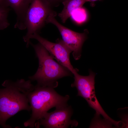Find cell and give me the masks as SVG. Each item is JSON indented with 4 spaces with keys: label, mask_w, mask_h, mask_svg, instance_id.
I'll use <instances>...</instances> for the list:
<instances>
[{
    "label": "cell",
    "mask_w": 128,
    "mask_h": 128,
    "mask_svg": "<svg viewBox=\"0 0 128 128\" xmlns=\"http://www.w3.org/2000/svg\"><path fill=\"white\" fill-rule=\"evenodd\" d=\"M2 85L5 87L0 89V125L4 128H11L6 124L9 119L21 110H31L28 95L35 86L30 80L23 79L15 82L6 80Z\"/></svg>",
    "instance_id": "cell-1"
},
{
    "label": "cell",
    "mask_w": 128,
    "mask_h": 128,
    "mask_svg": "<svg viewBox=\"0 0 128 128\" xmlns=\"http://www.w3.org/2000/svg\"><path fill=\"white\" fill-rule=\"evenodd\" d=\"M54 88L51 86L37 84L34 89L29 93L28 98L32 112L30 119L24 123L25 127H34L35 123L50 109L68 105L69 96L60 95Z\"/></svg>",
    "instance_id": "cell-2"
},
{
    "label": "cell",
    "mask_w": 128,
    "mask_h": 128,
    "mask_svg": "<svg viewBox=\"0 0 128 128\" xmlns=\"http://www.w3.org/2000/svg\"><path fill=\"white\" fill-rule=\"evenodd\" d=\"M29 44L34 48L39 61V67L35 74L29 78L36 81L37 85L51 86L56 87L57 80L63 77L72 76V73L67 68L54 59L46 48L40 43L34 44L30 41Z\"/></svg>",
    "instance_id": "cell-3"
},
{
    "label": "cell",
    "mask_w": 128,
    "mask_h": 128,
    "mask_svg": "<svg viewBox=\"0 0 128 128\" xmlns=\"http://www.w3.org/2000/svg\"><path fill=\"white\" fill-rule=\"evenodd\" d=\"M78 71L73 73L74 81L72 84V87H75L78 91L77 96L82 97L87 101L89 106L96 111V117L102 116L105 120L114 125L116 123L106 113L100 104L96 95L95 90V77L96 73L91 69L89 70V75H81Z\"/></svg>",
    "instance_id": "cell-4"
},
{
    "label": "cell",
    "mask_w": 128,
    "mask_h": 128,
    "mask_svg": "<svg viewBox=\"0 0 128 128\" xmlns=\"http://www.w3.org/2000/svg\"><path fill=\"white\" fill-rule=\"evenodd\" d=\"M52 7L45 0H32L26 14L25 25L27 32L23 39L28 47L30 37L35 33L39 34L45 23L48 16L57 14Z\"/></svg>",
    "instance_id": "cell-5"
},
{
    "label": "cell",
    "mask_w": 128,
    "mask_h": 128,
    "mask_svg": "<svg viewBox=\"0 0 128 128\" xmlns=\"http://www.w3.org/2000/svg\"><path fill=\"white\" fill-rule=\"evenodd\" d=\"M55 108L52 112L46 113L35 123L34 126L36 128L42 126L46 128H66L78 125L77 121L71 119L73 113L71 106L67 105Z\"/></svg>",
    "instance_id": "cell-6"
},
{
    "label": "cell",
    "mask_w": 128,
    "mask_h": 128,
    "mask_svg": "<svg viewBox=\"0 0 128 128\" xmlns=\"http://www.w3.org/2000/svg\"><path fill=\"white\" fill-rule=\"evenodd\" d=\"M57 14L50 15L46 21V23H51L57 28L62 36L63 41L72 52L74 59H79L81 56L82 48L87 37V31L80 33L74 31L63 26L56 19Z\"/></svg>",
    "instance_id": "cell-7"
},
{
    "label": "cell",
    "mask_w": 128,
    "mask_h": 128,
    "mask_svg": "<svg viewBox=\"0 0 128 128\" xmlns=\"http://www.w3.org/2000/svg\"><path fill=\"white\" fill-rule=\"evenodd\" d=\"M30 38L35 39L38 41L54 59L68 69L72 73L76 69H77L73 68L70 63V55L72 52L62 40L58 39L56 40V43L52 42L41 37L37 33L32 35Z\"/></svg>",
    "instance_id": "cell-8"
},
{
    "label": "cell",
    "mask_w": 128,
    "mask_h": 128,
    "mask_svg": "<svg viewBox=\"0 0 128 128\" xmlns=\"http://www.w3.org/2000/svg\"><path fill=\"white\" fill-rule=\"evenodd\" d=\"M32 0H5L7 6L12 8L16 15L14 27L20 30L26 29L25 21L27 13Z\"/></svg>",
    "instance_id": "cell-9"
},
{
    "label": "cell",
    "mask_w": 128,
    "mask_h": 128,
    "mask_svg": "<svg viewBox=\"0 0 128 128\" xmlns=\"http://www.w3.org/2000/svg\"><path fill=\"white\" fill-rule=\"evenodd\" d=\"M85 2L86 0H66L63 2V9L58 14L62 22L65 23L73 12L82 7Z\"/></svg>",
    "instance_id": "cell-10"
},
{
    "label": "cell",
    "mask_w": 128,
    "mask_h": 128,
    "mask_svg": "<svg viewBox=\"0 0 128 128\" xmlns=\"http://www.w3.org/2000/svg\"><path fill=\"white\" fill-rule=\"evenodd\" d=\"M10 10L9 7L0 6V30H4L9 26L8 17Z\"/></svg>",
    "instance_id": "cell-11"
},
{
    "label": "cell",
    "mask_w": 128,
    "mask_h": 128,
    "mask_svg": "<svg viewBox=\"0 0 128 128\" xmlns=\"http://www.w3.org/2000/svg\"><path fill=\"white\" fill-rule=\"evenodd\" d=\"M82 7L74 11L71 16H72L73 19L78 23L83 22L85 20L86 15L85 10Z\"/></svg>",
    "instance_id": "cell-12"
},
{
    "label": "cell",
    "mask_w": 128,
    "mask_h": 128,
    "mask_svg": "<svg viewBox=\"0 0 128 128\" xmlns=\"http://www.w3.org/2000/svg\"><path fill=\"white\" fill-rule=\"evenodd\" d=\"M52 7H56L66 0H45Z\"/></svg>",
    "instance_id": "cell-13"
},
{
    "label": "cell",
    "mask_w": 128,
    "mask_h": 128,
    "mask_svg": "<svg viewBox=\"0 0 128 128\" xmlns=\"http://www.w3.org/2000/svg\"><path fill=\"white\" fill-rule=\"evenodd\" d=\"M0 6L8 7L6 4L5 0H0Z\"/></svg>",
    "instance_id": "cell-14"
},
{
    "label": "cell",
    "mask_w": 128,
    "mask_h": 128,
    "mask_svg": "<svg viewBox=\"0 0 128 128\" xmlns=\"http://www.w3.org/2000/svg\"><path fill=\"white\" fill-rule=\"evenodd\" d=\"M98 0H86V2H93Z\"/></svg>",
    "instance_id": "cell-15"
}]
</instances>
